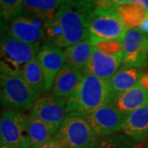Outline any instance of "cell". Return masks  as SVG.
Returning a JSON list of instances; mask_svg holds the SVG:
<instances>
[{"instance_id":"1","label":"cell","mask_w":148,"mask_h":148,"mask_svg":"<svg viewBox=\"0 0 148 148\" xmlns=\"http://www.w3.org/2000/svg\"><path fill=\"white\" fill-rule=\"evenodd\" d=\"M95 1H66L59 8L53 21L60 32L58 48H67L90 38L89 21Z\"/></svg>"},{"instance_id":"2","label":"cell","mask_w":148,"mask_h":148,"mask_svg":"<svg viewBox=\"0 0 148 148\" xmlns=\"http://www.w3.org/2000/svg\"><path fill=\"white\" fill-rule=\"evenodd\" d=\"M116 95L110 79L85 73L77 89L66 99L67 112H91L112 103Z\"/></svg>"},{"instance_id":"3","label":"cell","mask_w":148,"mask_h":148,"mask_svg":"<svg viewBox=\"0 0 148 148\" xmlns=\"http://www.w3.org/2000/svg\"><path fill=\"white\" fill-rule=\"evenodd\" d=\"M95 7L89 21L91 40H111L123 41L128 31L123 23L115 6L116 1H95Z\"/></svg>"},{"instance_id":"4","label":"cell","mask_w":148,"mask_h":148,"mask_svg":"<svg viewBox=\"0 0 148 148\" xmlns=\"http://www.w3.org/2000/svg\"><path fill=\"white\" fill-rule=\"evenodd\" d=\"M53 138L65 148H95L102 138L95 134L86 117L79 112L69 113Z\"/></svg>"},{"instance_id":"5","label":"cell","mask_w":148,"mask_h":148,"mask_svg":"<svg viewBox=\"0 0 148 148\" xmlns=\"http://www.w3.org/2000/svg\"><path fill=\"white\" fill-rule=\"evenodd\" d=\"M39 95L21 76L0 73V105L6 110H32Z\"/></svg>"},{"instance_id":"6","label":"cell","mask_w":148,"mask_h":148,"mask_svg":"<svg viewBox=\"0 0 148 148\" xmlns=\"http://www.w3.org/2000/svg\"><path fill=\"white\" fill-rule=\"evenodd\" d=\"M41 43L28 44L7 34L0 41V73L20 76L26 64L36 58Z\"/></svg>"},{"instance_id":"7","label":"cell","mask_w":148,"mask_h":148,"mask_svg":"<svg viewBox=\"0 0 148 148\" xmlns=\"http://www.w3.org/2000/svg\"><path fill=\"white\" fill-rule=\"evenodd\" d=\"M27 121L28 116L24 113L3 111L0 115V140L2 147L31 148Z\"/></svg>"},{"instance_id":"8","label":"cell","mask_w":148,"mask_h":148,"mask_svg":"<svg viewBox=\"0 0 148 148\" xmlns=\"http://www.w3.org/2000/svg\"><path fill=\"white\" fill-rule=\"evenodd\" d=\"M122 65L142 69L148 64V35L129 29L122 41Z\"/></svg>"},{"instance_id":"9","label":"cell","mask_w":148,"mask_h":148,"mask_svg":"<svg viewBox=\"0 0 148 148\" xmlns=\"http://www.w3.org/2000/svg\"><path fill=\"white\" fill-rule=\"evenodd\" d=\"M94 130L101 138L109 137L122 131L126 116L121 114L113 103L91 112L82 113Z\"/></svg>"},{"instance_id":"10","label":"cell","mask_w":148,"mask_h":148,"mask_svg":"<svg viewBox=\"0 0 148 148\" xmlns=\"http://www.w3.org/2000/svg\"><path fill=\"white\" fill-rule=\"evenodd\" d=\"M67 114L66 100L53 95L39 97L30 113V115L45 123L56 132Z\"/></svg>"},{"instance_id":"11","label":"cell","mask_w":148,"mask_h":148,"mask_svg":"<svg viewBox=\"0 0 148 148\" xmlns=\"http://www.w3.org/2000/svg\"><path fill=\"white\" fill-rule=\"evenodd\" d=\"M8 34L28 44L40 43L45 37V23L36 17L22 13L8 24Z\"/></svg>"},{"instance_id":"12","label":"cell","mask_w":148,"mask_h":148,"mask_svg":"<svg viewBox=\"0 0 148 148\" xmlns=\"http://www.w3.org/2000/svg\"><path fill=\"white\" fill-rule=\"evenodd\" d=\"M37 58L44 74L46 91L50 90L55 77L66 64L64 49L43 43Z\"/></svg>"},{"instance_id":"13","label":"cell","mask_w":148,"mask_h":148,"mask_svg":"<svg viewBox=\"0 0 148 148\" xmlns=\"http://www.w3.org/2000/svg\"><path fill=\"white\" fill-rule=\"evenodd\" d=\"M122 60V53L107 54L94 47L85 69V73L103 79H110L120 68Z\"/></svg>"},{"instance_id":"14","label":"cell","mask_w":148,"mask_h":148,"mask_svg":"<svg viewBox=\"0 0 148 148\" xmlns=\"http://www.w3.org/2000/svg\"><path fill=\"white\" fill-rule=\"evenodd\" d=\"M84 74L85 72L66 63L54 78L50 89L52 95L66 100L77 89Z\"/></svg>"},{"instance_id":"15","label":"cell","mask_w":148,"mask_h":148,"mask_svg":"<svg viewBox=\"0 0 148 148\" xmlns=\"http://www.w3.org/2000/svg\"><path fill=\"white\" fill-rule=\"evenodd\" d=\"M115 8L128 30L138 28L148 18V1H116Z\"/></svg>"},{"instance_id":"16","label":"cell","mask_w":148,"mask_h":148,"mask_svg":"<svg viewBox=\"0 0 148 148\" xmlns=\"http://www.w3.org/2000/svg\"><path fill=\"white\" fill-rule=\"evenodd\" d=\"M121 132L136 143L148 139V105L127 114Z\"/></svg>"},{"instance_id":"17","label":"cell","mask_w":148,"mask_h":148,"mask_svg":"<svg viewBox=\"0 0 148 148\" xmlns=\"http://www.w3.org/2000/svg\"><path fill=\"white\" fill-rule=\"evenodd\" d=\"M123 115L127 116L132 111L148 105V89L141 85L118 94L112 102Z\"/></svg>"},{"instance_id":"18","label":"cell","mask_w":148,"mask_h":148,"mask_svg":"<svg viewBox=\"0 0 148 148\" xmlns=\"http://www.w3.org/2000/svg\"><path fill=\"white\" fill-rule=\"evenodd\" d=\"M65 2L63 0H24L22 13L47 23L53 20Z\"/></svg>"},{"instance_id":"19","label":"cell","mask_w":148,"mask_h":148,"mask_svg":"<svg viewBox=\"0 0 148 148\" xmlns=\"http://www.w3.org/2000/svg\"><path fill=\"white\" fill-rule=\"evenodd\" d=\"M143 74L142 69L122 65L110 79L111 86L116 95L123 93L138 86Z\"/></svg>"},{"instance_id":"20","label":"cell","mask_w":148,"mask_h":148,"mask_svg":"<svg viewBox=\"0 0 148 148\" xmlns=\"http://www.w3.org/2000/svg\"><path fill=\"white\" fill-rule=\"evenodd\" d=\"M93 48L94 45L90 39L65 48L64 53L66 63L85 72V69L90 59Z\"/></svg>"},{"instance_id":"21","label":"cell","mask_w":148,"mask_h":148,"mask_svg":"<svg viewBox=\"0 0 148 148\" xmlns=\"http://www.w3.org/2000/svg\"><path fill=\"white\" fill-rule=\"evenodd\" d=\"M27 129L31 148H36L53 138L56 132L45 123L28 115Z\"/></svg>"},{"instance_id":"22","label":"cell","mask_w":148,"mask_h":148,"mask_svg":"<svg viewBox=\"0 0 148 148\" xmlns=\"http://www.w3.org/2000/svg\"><path fill=\"white\" fill-rule=\"evenodd\" d=\"M20 76L39 95L46 91L44 74L37 56L23 67Z\"/></svg>"},{"instance_id":"23","label":"cell","mask_w":148,"mask_h":148,"mask_svg":"<svg viewBox=\"0 0 148 148\" xmlns=\"http://www.w3.org/2000/svg\"><path fill=\"white\" fill-rule=\"evenodd\" d=\"M23 12V1L0 0V13L3 21L8 25L16 16Z\"/></svg>"},{"instance_id":"24","label":"cell","mask_w":148,"mask_h":148,"mask_svg":"<svg viewBox=\"0 0 148 148\" xmlns=\"http://www.w3.org/2000/svg\"><path fill=\"white\" fill-rule=\"evenodd\" d=\"M90 39V38H89ZM90 40L94 47L100 49L101 51L107 54H117L122 53V42L118 40Z\"/></svg>"},{"instance_id":"25","label":"cell","mask_w":148,"mask_h":148,"mask_svg":"<svg viewBox=\"0 0 148 148\" xmlns=\"http://www.w3.org/2000/svg\"><path fill=\"white\" fill-rule=\"evenodd\" d=\"M110 148H140L136 142L123 135H114L109 137Z\"/></svg>"},{"instance_id":"26","label":"cell","mask_w":148,"mask_h":148,"mask_svg":"<svg viewBox=\"0 0 148 148\" xmlns=\"http://www.w3.org/2000/svg\"><path fill=\"white\" fill-rule=\"evenodd\" d=\"M36 148H64L63 144L60 143L56 138H51L48 142L44 143L42 145L39 146Z\"/></svg>"},{"instance_id":"27","label":"cell","mask_w":148,"mask_h":148,"mask_svg":"<svg viewBox=\"0 0 148 148\" xmlns=\"http://www.w3.org/2000/svg\"><path fill=\"white\" fill-rule=\"evenodd\" d=\"M8 25L3 21L2 16H0V41L8 34Z\"/></svg>"},{"instance_id":"28","label":"cell","mask_w":148,"mask_h":148,"mask_svg":"<svg viewBox=\"0 0 148 148\" xmlns=\"http://www.w3.org/2000/svg\"><path fill=\"white\" fill-rule=\"evenodd\" d=\"M95 148H110L109 147V137H104L101 138L100 143Z\"/></svg>"},{"instance_id":"29","label":"cell","mask_w":148,"mask_h":148,"mask_svg":"<svg viewBox=\"0 0 148 148\" xmlns=\"http://www.w3.org/2000/svg\"><path fill=\"white\" fill-rule=\"evenodd\" d=\"M139 85H141L142 86H143L146 89H148V73H144L142 78L140 80Z\"/></svg>"},{"instance_id":"30","label":"cell","mask_w":148,"mask_h":148,"mask_svg":"<svg viewBox=\"0 0 148 148\" xmlns=\"http://www.w3.org/2000/svg\"><path fill=\"white\" fill-rule=\"evenodd\" d=\"M138 28L141 31V32H143V33L148 35V18L143 21V23H142Z\"/></svg>"},{"instance_id":"31","label":"cell","mask_w":148,"mask_h":148,"mask_svg":"<svg viewBox=\"0 0 148 148\" xmlns=\"http://www.w3.org/2000/svg\"><path fill=\"white\" fill-rule=\"evenodd\" d=\"M0 148H10V147H1Z\"/></svg>"},{"instance_id":"32","label":"cell","mask_w":148,"mask_h":148,"mask_svg":"<svg viewBox=\"0 0 148 148\" xmlns=\"http://www.w3.org/2000/svg\"><path fill=\"white\" fill-rule=\"evenodd\" d=\"M2 147V145H1V140H0V147Z\"/></svg>"},{"instance_id":"33","label":"cell","mask_w":148,"mask_h":148,"mask_svg":"<svg viewBox=\"0 0 148 148\" xmlns=\"http://www.w3.org/2000/svg\"><path fill=\"white\" fill-rule=\"evenodd\" d=\"M0 16H1V13H0Z\"/></svg>"},{"instance_id":"34","label":"cell","mask_w":148,"mask_h":148,"mask_svg":"<svg viewBox=\"0 0 148 148\" xmlns=\"http://www.w3.org/2000/svg\"><path fill=\"white\" fill-rule=\"evenodd\" d=\"M0 115H1V114H0Z\"/></svg>"},{"instance_id":"35","label":"cell","mask_w":148,"mask_h":148,"mask_svg":"<svg viewBox=\"0 0 148 148\" xmlns=\"http://www.w3.org/2000/svg\"><path fill=\"white\" fill-rule=\"evenodd\" d=\"M64 148H65V147H64Z\"/></svg>"}]
</instances>
